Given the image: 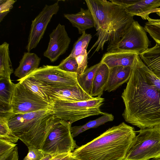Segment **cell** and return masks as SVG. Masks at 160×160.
Here are the masks:
<instances>
[{"instance_id": "cell-30", "label": "cell", "mask_w": 160, "mask_h": 160, "mask_svg": "<svg viewBox=\"0 0 160 160\" xmlns=\"http://www.w3.org/2000/svg\"><path fill=\"white\" fill-rule=\"evenodd\" d=\"M88 53L87 50L82 53L76 57L78 68L77 73V77L81 75L85 71L88 64Z\"/></svg>"}, {"instance_id": "cell-14", "label": "cell", "mask_w": 160, "mask_h": 160, "mask_svg": "<svg viewBox=\"0 0 160 160\" xmlns=\"http://www.w3.org/2000/svg\"><path fill=\"white\" fill-rule=\"evenodd\" d=\"M132 67L118 66L109 68L108 81L104 91L110 92L128 82L131 75Z\"/></svg>"}, {"instance_id": "cell-6", "label": "cell", "mask_w": 160, "mask_h": 160, "mask_svg": "<svg viewBox=\"0 0 160 160\" xmlns=\"http://www.w3.org/2000/svg\"><path fill=\"white\" fill-rule=\"evenodd\" d=\"M128 150L125 160L160 158V124L140 129Z\"/></svg>"}, {"instance_id": "cell-27", "label": "cell", "mask_w": 160, "mask_h": 160, "mask_svg": "<svg viewBox=\"0 0 160 160\" xmlns=\"http://www.w3.org/2000/svg\"><path fill=\"white\" fill-rule=\"evenodd\" d=\"M8 120L7 118L0 117V139L15 143L19 139L13 133L9 128Z\"/></svg>"}, {"instance_id": "cell-32", "label": "cell", "mask_w": 160, "mask_h": 160, "mask_svg": "<svg viewBox=\"0 0 160 160\" xmlns=\"http://www.w3.org/2000/svg\"><path fill=\"white\" fill-rule=\"evenodd\" d=\"M16 145V144L10 142L0 139V156L15 147Z\"/></svg>"}, {"instance_id": "cell-9", "label": "cell", "mask_w": 160, "mask_h": 160, "mask_svg": "<svg viewBox=\"0 0 160 160\" xmlns=\"http://www.w3.org/2000/svg\"><path fill=\"white\" fill-rule=\"evenodd\" d=\"M11 106L12 112L14 114L52 108L51 104L27 89L19 82L15 84Z\"/></svg>"}, {"instance_id": "cell-19", "label": "cell", "mask_w": 160, "mask_h": 160, "mask_svg": "<svg viewBox=\"0 0 160 160\" xmlns=\"http://www.w3.org/2000/svg\"><path fill=\"white\" fill-rule=\"evenodd\" d=\"M41 58L34 53L25 52L19 62L18 67L14 72V74L19 79H22L38 69Z\"/></svg>"}, {"instance_id": "cell-36", "label": "cell", "mask_w": 160, "mask_h": 160, "mask_svg": "<svg viewBox=\"0 0 160 160\" xmlns=\"http://www.w3.org/2000/svg\"><path fill=\"white\" fill-rule=\"evenodd\" d=\"M72 157V153L59 154L53 156L51 160H70Z\"/></svg>"}, {"instance_id": "cell-29", "label": "cell", "mask_w": 160, "mask_h": 160, "mask_svg": "<svg viewBox=\"0 0 160 160\" xmlns=\"http://www.w3.org/2000/svg\"><path fill=\"white\" fill-rule=\"evenodd\" d=\"M144 27L156 43L160 45V25L150 24L147 22Z\"/></svg>"}, {"instance_id": "cell-41", "label": "cell", "mask_w": 160, "mask_h": 160, "mask_svg": "<svg viewBox=\"0 0 160 160\" xmlns=\"http://www.w3.org/2000/svg\"><path fill=\"white\" fill-rule=\"evenodd\" d=\"M70 160H79L77 159V158L74 157L73 156H72V157Z\"/></svg>"}, {"instance_id": "cell-33", "label": "cell", "mask_w": 160, "mask_h": 160, "mask_svg": "<svg viewBox=\"0 0 160 160\" xmlns=\"http://www.w3.org/2000/svg\"><path fill=\"white\" fill-rule=\"evenodd\" d=\"M0 160H18L17 147L16 146L3 155L0 156Z\"/></svg>"}, {"instance_id": "cell-7", "label": "cell", "mask_w": 160, "mask_h": 160, "mask_svg": "<svg viewBox=\"0 0 160 160\" xmlns=\"http://www.w3.org/2000/svg\"><path fill=\"white\" fill-rule=\"evenodd\" d=\"M71 127L68 122L58 119L48 133L41 150L52 156L72 153L78 147L72 136Z\"/></svg>"}, {"instance_id": "cell-11", "label": "cell", "mask_w": 160, "mask_h": 160, "mask_svg": "<svg viewBox=\"0 0 160 160\" xmlns=\"http://www.w3.org/2000/svg\"><path fill=\"white\" fill-rule=\"evenodd\" d=\"M59 8L58 2L51 5L46 4L32 23L26 49L28 52L35 48L42 38L47 26L52 16Z\"/></svg>"}, {"instance_id": "cell-28", "label": "cell", "mask_w": 160, "mask_h": 160, "mask_svg": "<svg viewBox=\"0 0 160 160\" xmlns=\"http://www.w3.org/2000/svg\"><path fill=\"white\" fill-rule=\"evenodd\" d=\"M61 70L72 73H77L78 65L76 58L68 56L58 66Z\"/></svg>"}, {"instance_id": "cell-37", "label": "cell", "mask_w": 160, "mask_h": 160, "mask_svg": "<svg viewBox=\"0 0 160 160\" xmlns=\"http://www.w3.org/2000/svg\"><path fill=\"white\" fill-rule=\"evenodd\" d=\"M147 20L148 23L156 25H160V19H154L151 18L149 17L148 18Z\"/></svg>"}, {"instance_id": "cell-12", "label": "cell", "mask_w": 160, "mask_h": 160, "mask_svg": "<svg viewBox=\"0 0 160 160\" xmlns=\"http://www.w3.org/2000/svg\"><path fill=\"white\" fill-rule=\"evenodd\" d=\"M50 40L43 55L51 62L56 61L68 49L71 40L64 25L59 23L49 35Z\"/></svg>"}, {"instance_id": "cell-2", "label": "cell", "mask_w": 160, "mask_h": 160, "mask_svg": "<svg viewBox=\"0 0 160 160\" xmlns=\"http://www.w3.org/2000/svg\"><path fill=\"white\" fill-rule=\"evenodd\" d=\"M93 16L98 37L90 51L95 48L93 53L117 44L121 39L134 20V16L123 8L106 0H85Z\"/></svg>"}, {"instance_id": "cell-23", "label": "cell", "mask_w": 160, "mask_h": 160, "mask_svg": "<svg viewBox=\"0 0 160 160\" xmlns=\"http://www.w3.org/2000/svg\"><path fill=\"white\" fill-rule=\"evenodd\" d=\"M9 46L6 42L0 45V78L11 79L10 76L13 70L9 55Z\"/></svg>"}, {"instance_id": "cell-15", "label": "cell", "mask_w": 160, "mask_h": 160, "mask_svg": "<svg viewBox=\"0 0 160 160\" xmlns=\"http://www.w3.org/2000/svg\"><path fill=\"white\" fill-rule=\"evenodd\" d=\"M137 54L132 52H107L103 55L100 62L109 68L118 66L132 67Z\"/></svg>"}, {"instance_id": "cell-13", "label": "cell", "mask_w": 160, "mask_h": 160, "mask_svg": "<svg viewBox=\"0 0 160 160\" xmlns=\"http://www.w3.org/2000/svg\"><path fill=\"white\" fill-rule=\"evenodd\" d=\"M49 98L52 103L55 100L75 102L88 100L93 98L86 93L79 84L63 87H51Z\"/></svg>"}, {"instance_id": "cell-8", "label": "cell", "mask_w": 160, "mask_h": 160, "mask_svg": "<svg viewBox=\"0 0 160 160\" xmlns=\"http://www.w3.org/2000/svg\"><path fill=\"white\" fill-rule=\"evenodd\" d=\"M150 44L144 27L134 20L120 40L107 50V52H134L139 54L148 49Z\"/></svg>"}, {"instance_id": "cell-24", "label": "cell", "mask_w": 160, "mask_h": 160, "mask_svg": "<svg viewBox=\"0 0 160 160\" xmlns=\"http://www.w3.org/2000/svg\"><path fill=\"white\" fill-rule=\"evenodd\" d=\"M114 117L112 114L104 112L102 116L97 119L91 121L85 124L79 126L71 127L72 136L74 138L85 131L92 128H95L106 122L112 121Z\"/></svg>"}, {"instance_id": "cell-20", "label": "cell", "mask_w": 160, "mask_h": 160, "mask_svg": "<svg viewBox=\"0 0 160 160\" xmlns=\"http://www.w3.org/2000/svg\"><path fill=\"white\" fill-rule=\"evenodd\" d=\"M147 67L160 79V45L156 43L139 54Z\"/></svg>"}, {"instance_id": "cell-38", "label": "cell", "mask_w": 160, "mask_h": 160, "mask_svg": "<svg viewBox=\"0 0 160 160\" xmlns=\"http://www.w3.org/2000/svg\"><path fill=\"white\" fill-rule=\"evenodd\" d=\"M53 157L51 155L45 153L44 157L39 160H51Z\"/></svg>"}, {"instance_id": "cell-18", "label": "cell", "mask_w": 160, "mask_h": 160, "mask_svg": "<svg viewBox=\"0 0 160 160\" xmlns=\"http://www.w3.org/2000/svg\"><path fill=\"white\" fill-rule=\"evenodd\" d=\"M18 80L27 89L52 104L49 98L51 87L34 78L28 76Z\"/></svg>"}, {"instance_id": "cell-10", "label": "cell", "mask_w": 160, "mask_h": 160, "mask_svg": "<svg viewBox=\"0 0 160 160\" xmlns=\"http://www.w3.org/2000/svg\"><path fill=\"white\" fill-rule=\"evenodd\" d=\"M28 76L38 79L52 87H63L78 85L76 73L67 72L57 66L44 65Z\"/></svg>"}, {"instance_id": "cell-39", "label": "cell", "mask_w": 160, "mask_h": 160, "mask_svg": "<svg viewBox=\"0 0 160 160\" xmlns=\"http://www.w3.org/2000/svg\"><path fill=\"white\" fill-rule=\"evenodd\" d=\"M9 12H3L2 13H0V22L2 21V19L6 16L7 14Z\"/></svg>"}, {"instance_id": "cell-25", "label": "cell", "mask_w": 160, "mask_h": 160, "mask_svg": "<svg viewBox=\"0 0 160 160\" xmlns=\"http://www.w3.org/2000/svg\"><path fill=\"white\" fill-rule=\"evenodd\" d=\"M101 64L100 62L90 67L85 70L81 75L77 77L78 84L86 93L90 95L94 75Z\"/></svg>"}, {"instance_id": "cell-17", "label": "cell", "mask_w": 160, "mask_h": 160, "mask_svg": "<svg viewBox=\"0 0 160 160\" xmlns=\"http://www.w3.org/2000/svg\"><path fill=\"white\" fill-rule=\"evenodd\" d=\"M64 17L77 28L79 33L82 34L88 29L94 27L92 14L88 9L81 8L80 11L76 14H64Z\"/></svg>"}, {"instance_id": "cell-3", "label": "cell", "mask_w": 160, "mask_h": 160, "mask_svg": "<svg viewBox=\"0 0 160 160\" xmlns=\"http://www.w3.org/2000/svg\"><path fill=\"white\" fill-rule=\"evenodd\" d=\"M136 136L134 128L122 122L78 147L72 156L79 160H125Z\"/></svg>"}, {"instance_id": "cell-35", "label": "cell", "mask_w": 160, "mask_h": 160, "mask_svg": "<svg viewBox=\"0 0 160 160\" xmlns=\"http://www.w3.org/2000/svg\"><path fill=\"white\" fill-rule=\"evenodd\" d=\"M135 0H110L112 2L118 5L124 9L132 4Z\"/></svg>"}, {"instance_id": "cell-16", "label": "cell", "mask_w": 160, "mask_h": 160, "mask_svg": "<svg viewBox=\"0 0 160 160\" xmlns=\"http://www.w3.org/2000/svg\"><path fill=\"white\" fill-rule=\"evenodd\" d=\"M159 7L160 0H135L133 3L126 7L125 10L128 14L147 20L149 15Z\"/></svg>"}, {"instance_id": "cell-21", "label": "cell", "mask_w": 160, "mask_h": 160, "mask_svg": "<svg viewBox=\"0 0 160 160\" xmlns=\"http://www.w3.org/2000/svg\"><path fill=\"white\" fill-rule=\"evenodd\" d=\"M109 68L105 64L102 63L94 75L90 95L93 97L101 96L104 91L108 82Z\"/></svg>"}, {"instance_id": "cell-34", "label": "cell", "mask_w": 160, "mask_h": 160, "mask_svg": "<svg viewBox=\"0 0 160 160\" xmlns=\"http://www.w3.org/2000/svg\"><path fill=\"white\" fill-rule=\"evenodd\" d=\"M17 1L14 0H0V13L9 12L13 7V5Z\"/></svg>"}, {"instance_id": "cell-4", "label": "cell", "mask_w": 160, "mask_h": 160, "mask_svg": "<svg viewBox=\"0 0 160 160\" xmlns=\"http://www.w3.org/2000/svg\"><path fill=\"white\" fill-rule=\"evenodd\" d=\"M52 108L24 114H12L8 124L13 133L28 147L41 149L44 139L58 121Z\"/></svg>"}, {"instance_id": "cell-31", "label": "cell", "mask_w": 160, "mask_h": 160, "mask_svg": "<svg viewBox=\"0 0 160 160\" xmlns=\"http://www.w3.org/2000/svg\"><path fill=\"white\" fill-rule=\"evenodd\" d=\"M28 148V152L23 160H39L44 157L45 153L41 149L33 146Z\"/></svg>"}, {"instance_id": "cell-26", "label": "cell", "mask_w": 160, "mask_h": 160, "mask_svg": "<svg viewBox=\"0 0 160 160\" xmlns=\"http://www.w3.org/2000/svg\"><path fill=\"white\" fill-rule=\"evenodd\" d=\"M91 38V34H87L85 32H83L74 44L71 52L68 56L75 58L82 54L84 50L87 49Z\"/></svg>"}, {"instance_id": "cell-40", "label": "cell", "mask_w": 160, "mask_h": 160, "mask_svg": "<svg viewBox=\"0 0 160 160\" xmlns=\"http://www.w3.org/2000/svg\"><path fill=\"white\" fill-rule=\"evenodd\" d=\"M156 12L157 14L160 17V8H158L155 9L153 13Z\"/></svg>"}, {"instance_id": "cell-5", "label": "cell", "mask_w": 160, "mask_h": 160, "mask_svg": "<svg viewBox=\"0 0 160 160\" xmlns=\"http://www.w3.org/2000/svg\"><path fill=\"white\" fill-rule=\"evenodd\" d=\"M104 99L101 96L83 101L68 102L55 100L52 102V110L56 118L70 124L80 119L95 115H103L100 108Z\"/></svg>"}, {"instance_id": "cell-1", "label": "cell", "mask_w": 160, "mask_h": 160, "mask_svg": "<svg viewBox=\"0 0 160 160\" xmlns=\"http://www.w3.org/2000/svg\"><path fill=\"white\" fill-rule=\"evenodd\" d=\"M144 65L137 54L121 95L125 107L122 117L126 122L140 129L160 124V88L151 82Z\"/></svg>"}, {"instance_id": "cell-42", "label": "cell", "mask_w": 160, "mask_h": 160, "mask_svg": "<svg viewBox=\"0 0 160 160\" xmlns=\"http://www.w3.org/2000/svg\"><path fill=\"white\" fill-rule=\"evenodd\" d=\"M149 160H160V158L158 159H152Z\"/></svg>"}, {"instance_id": "cell-22", "label": "cell", "mask_w": 160, "mask_h": 160, "mask_svg": "<svg viewBox=\"0 0 160 160\" xmlns=\"http://www.w3.org/2000/svg\"><path fill=\"white\" fill-rule=\"evenodd\" d=\"M15 84L11 79L0 78V107L12 108V100Z\"/></svg>"}]
</instances>
